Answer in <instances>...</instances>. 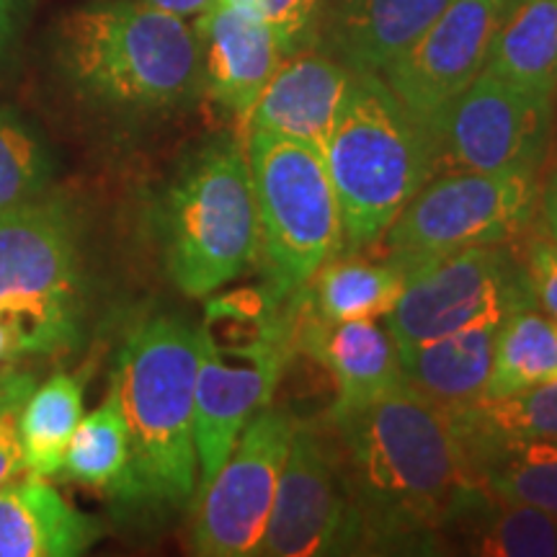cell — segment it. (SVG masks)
Masks as SVG:
<instances>
[{
  "mask_svg": "<svg viewBox=\"0 0 557 557\" xmlns=\"http://www.w3.org/2000/svg\"><path fill=\"white\" fill-rule=\"evenodd\" d=\"M344 225V250L374 248L431 178L434 143L374 73H354L323 150Z\"/></svg>",
  "mask_w": 557,
  "mask_h": 557,
  "instance_id": "5b68a950",
  "label": "cell"
},
{
  "mask_svg": "<svg viewBox=\"0 0 557 557\" xmlns=\"http://www.w3.org/2000/svg\"><path fill=\"white\" fill-rule=\"evenodd\" d=\"M52 156L29 124L0 109V209L45 197L52 184Z\"/></svg>",
  "mask_w": 557,
  "mask_h": 557,
  "instance_id": "f1b7e54d",
  "label": "cell"
},
{
  "mask_svg": "<svg viewBox=\"0 0 557 557\" xmlns=\"http://www.w3.org/2000/svg\"><path fill=\"white\" fill-rule=\"evenodd\" d=\"M465 487L557 513V442H513L459 447Z\"/></svg>",
  "mask_w": 557,
  "mask_h": 557,
  "instance_id": "603a6c76",
  "label": "cell"
},
{
  "mask_svg": "<svg viewBox=\"0 0 557 557\" xmlns=\"http://www.w3.org/2000/svg\"><path fill=\"white\" fill-rule=\"evenodd\" d=\"M485 70L532 94L557 90V0H506Z\"/></svg>",
  "mask_w": 557,
  "mask_h": 557,
  "instance_id": "7402d4cb",
  "label": "cell"
},
{
  "mask_svg": "<svg viewBox=\"0 0 557 557\" xmlns=\"http://www.w3.org/2000/svg\"><path fill=\"white\" fill-rule=\"evenodd\" d=\"M436 173H534L555 139V99L513 86L491 70L470 83L434 132Z\"/></svg>",
  "mask_w": 557,
  "mask_h": 557,
  "instance_id": "8fae6325",
  "label": "cell"
},
{
  "mask_svg": "<svg viewBox=\"0 0 557 557\" xmlns=\"http://www.w3.org/2000/svg\"><path fill=\"white\" fill-rule=\"evenodd\" d=\"M60 60L83 99L111 114H160L184 107L201 88L197 34L184 18L139 0L67 16Z\"/></svg>",
  "mask_w": 557,
  "mask_h": 557,
  "instance_id": "277c9868",
  "label": "cell"
},
{
  "mask_svg": "<svg viewBox=\"0 0 557 557\" xmlns=\"http://www.w3.org/2000/svg\"><path fill=\"white\" fill-rule=\"evenodd\" d=\"M292 431L295 418L276 408H263L250 418L222 468L191 498L189 545L194 555H259Z\"/></svg>",
  "mask_w": 557,
  "mask_h": 557,
  "instance_id": "7c38bea8",
  "label": "cell"
},
{
  "mask_svg": "<svg viewBox=\"0 0 557 557\" xmlns=\"http://www.w3.org/2000/svg\"><path fill=\"white\" fill-rule=\"evenodd\" d=\"M354 73L318 45L299 47L282 65L240 124L246 132L295 139L323 150Z\"/></svg>",
  "mask_w": 557,
  "mask_h": 557,
  "instance_id": "9a60e30c",
  "label": "cell"
},
{
  "mask_svg": "<svg viewBox=\"0 0 557 557\" xmlns=\"http://www.w3.org/2000/svg\"><path fill=\"white\" fill-rule=\"evenodd\" d=\"M139 3L150 5V9H158L163 13H171V16L189 18V16H201V13L214 9L218 0H139Z\"/></svg>",
  "mask_w": 557,
  "mask_h": 557,
  "instance_id": "836d02e7",
  "label": "cell"
},
{
  "mask_svg": "<svg viewBox=\"0 0 557 557\" xmlns=\"http://www.w3.org/2000/svg\"><path fill=\"white\" fill-rule=\"evenodd\" d=\"M540 189L534 173H436L382 235V261L410 271L455 250L511 243L532 225Z\"/></svg>",
  "mask_w": 557,
  "mask_h": 557,
  "instance_id": "9c48e42d",
  "label": "cell"
},
{
  "mask_svg": "<svg viewBox=\"0 0 557 557\" xmlns=\"http://www.w3.org/2000/svg\"><path fill=\"white\" fill-rule=\"evenodd\" d=\"M521 308H534L524 259L508 243L472 246L410 269L385 329L395 346H410L472 325H500Z\"/></svg>",
  "mask_w": 557,
  "mask_h": 557,
  "instance_id": "30bf717a",
  "label": "cell"
},
{
  "mask_svg": "<svg viewBox=\"0 0 557 557\" xmlns=\"http://www.w3.org/2000/svg\"><path fill=\"white\" fill-rule=\"evenodd\" d=\"M406 276L408 271L389 261H367L357 253H338L305 284V297L320 318L333 323L385 318L398 302Z\"/></svg>",
  "mask_w": 557,
  "mask_h": 557,
  "instance_id": "cb8c5ba5",
  "label": "cell"
},
{
  "mask_svg": "<svg viewBox=\"0 0 557 557\" xmlns=\"http://www.w3.org/2000/svg\"><path fill=\"white\" fill-rule=\"evenodd\" d=\"M506 0H451L380 78L423 129L483 73ZM434 143V139H431Z\"/></svg>",
  "mask_w": 557,
  "mask_h": 557,
  "instance_id": "5bb4252c",
  "label": "cell"
},
{
  "mask_svg": "<svg viewBox=\"0 0 557 557\" xmlns=\"http://www.w3.org/2000/svg\"><path fill=\"white\" fill-rule=\"evenodd\" d=\"M331 434L357 511V555H434L465 487L449 410L406 382L354 410Z\"/></svg>",
  "mask_w": 557,
  "mask_h": 557,
  "instance_id": "6da1fadb",
  "label": "cell"
},
{
  "mask_svg": "<svg viewBox=\"0 0 557 557\" xmlns=\"http://www.w3.org/2000/svg\"><path fill=\"white\" fill-rule=\"evenodd\" d=\"M34 389V377L26 372H18L11 364H0V400L26 403Z\"/></svg>",
  "mask_w": 557,
  "mask_h": 557,
  "instance_id": "d6a6232c",
  "label": "cell"
},
{
  "mask_svg": "<svg viewBox=\"0 0 557 557\" xmlns=\"http://www.w3.org/2000/svg\"><path fill=\"white\" fill-rule=\"evenodd\" d=\"M201 86L243 124L289 50L278 34L248 13L214 5L197 16Z\"/></svg>",
  "mask_w": 557,
  "mask_h": 557,
  "instance_id": "2e32d148",
  "label": "cell"
},
{
  "mask_svg": "<svg viewBox=\"0 0 557 557\" xmlns=\"http://www.w3.org/2000/svg\"><path fill=\"white\" fill-rule=\"evenodd\" d=\"M295 344L297 351L318 361L336 382L333 413L367 406L403 382L398 346L389 331L374 320L333 323L320 318L305 297L297 318Z\"/></svg>",
  "mask_w": 557,
  "mask_h": 557,
  "instance_id": "e0dca14e",
  "label": "cell"
},
{
  "mask_svg": "<svg viewBox=\"0 0 557 557\" xmlns=\"http://www.w3.org/2000/svg\"><path fill=\"white\" fill-rule=\"evenodd\" d=\"M555 99H557V90H555ZM555 135H557V114H555Z\"/></svg>",
  "mask_w": 557,
  "mask_h": 557,
  "instance_id": "74e56055",
  "label": "cell"
},
{
  "mask_svg": "<svg viewBox=\"0 0 557 557\" xmlns=\"http://www.w3.org/2000/svg\"><path fill=\"white\" fill-rule=\"evenodd\" d=\"M555 380L557 320L537 308L511 312L498 325L485 398H506V395L547 385Z\"/></svg>",
  "mask_w": 557,
  "mask_h": 557,
  "instance_id": "484cf974",
  "label": "cell"
},
{
  "mask_svg": "<svg viewBox=\"0 0 557 557\" xmlns=\"http://www.w3.org/2000/svg\"><path fill=\"white\" fill-rule=\"evenodd\" d=\"M256 212L263 284L295 295L344 250V225L323 156L310 145L246 132L243 135Z\"/></svg>",
  "mask_w": 557,
  "mask_h": 557,
  "instance_id": "ba28073f",
  "label": "cell"
},
{
  "mask_svg": "<svg viewBox=\"0 0 557 557\" xmlns=\"http://www.w3.org/2000/svg\"><path fill=\"white\" fill-rule=\"evenodd\" d=\"M305 287L276 295L267 284L209 299L199 329V367L194 387V444L199 487L222 468L297 354V318ZM197 496V493H194Z\"/></svg>",
  "mask_w": 557,
  "mask_h": 557,
  "instance_id": "3957f363",
  "label": "cell"
},
{
  "mask_svg": "<svg viewBox=\"0 0 557 557\" xmlns=\"http://www.w3.org/2000/svg\"><path fill=\"white\" fill-rule=\"evenodd\" d=\"M451 0H323L315 41L351 73L393 65Z\"/></svg>",
  "mask_w": 557,
  "mask_h": 557,
  "instance_id": "ac0fdd59",
  "label": "cell"
},
{
  "mask_svg": "<svg viewBox=\"0 0 557 557\" xmlns=\"http://www.w3.org/2000/svg\"><path fill=\"white\" fill-rule=\"evenodd\" d=\"M459 447L557 442V380L449 410Z\"/></svg>",
  "mask_w": 557,
  "mask_h": 557,
  "instance_id": "d4e9b609",
  "label": "cell"
},
{
  "mask_svg": "<svg viewBox=\"0 0 557 557\" xmlns=\"http://www.w3.org/2000/svg\"><path fill=\"white\" fill-rule=\"evenodd\" d=\"M357 511L333 434L295 421L259 555H357Z\"/></svg>",
  "mask_w": 557,
  "mask_h": 557,
  "instance_id": "4fadbf2b",
  "label": "cell"
},
{
  "mask_svg": "<svg viewBox=\"0 0 557 557\" xmlns=\"http://www.w3.org/2000/svg\"><path fill=\"white\" fill-rule=\"evenodd\" d=\"M524 271L534 308L557 320V243L553 238H534L529 243Z\"/></svg>",
  "mask_w": 557,
  "mask_h": 557,
  "instance_id": "4dcf8cb0",
  "label": "cell"
},
{
  "mask_svg": "<svg viewBox=\"0 0 557 557\" xmlns=\"http://www.w3.org/2000/svg\"><path fill=\"white\" fill-rule=\"evenodd\" d=\"M197 367L199 329L181 318L145 320L124 341L111 382L129 434L124 506L181 508L197 493Z\"/></svg>",
  "mask_w": 557,
  "mask_h": 557,
  "instance_id": "7a4b0ae2",
  "label": "cell"
},
{
  "mask_svg": "<svg viewBox=\"0 0 557 557\" xmlns=\"http://www.w3.org/2000/svg\"><path fill=\"white\" fill-rule=\"evenodd\" d=\"M447 545L483 557H557V513L462 487L444 527Z\"/></svg>",
  "mask_w": 557,
  "mask_h": 557,
  "instance_id": "ffe728a7",
  "label": "cell"
},
{
  "mask_svg": "<svg viewBox=\"0 0 557 557\" xmlns=\"http://www.w3.org/2000/svg\"><path fill=\"white\" fill-rule=\"evenodd\" d=\"M163 259L186 297H209L259 259V212L246 148L238 139L209 145L165 194Z\"/></svg>",
  "mask_w": 557,
  "mask_h": 557,
  "instance_id": "8992f818",
  "label": "cell"
},
{
  "mask_svg": "<svg viewBox=\"0 0 557 557\" xmlns=\"http://www.w3.org/2000/svg\"><path fill=\"white\" fill-rule=\"evenodd\" d=\"M83 418V382L75 374H52L34 387L18 413V438L26 470L37 478L62 472L70 436Z\"/></svg>",
  "mask_w": 557,
  "mask_h": 557,
  "instance_id": "4316f807",
  "label": "cell"
},
{
  "mask_svg": "<svg viewBox=\"0 0 557 557\" xmlns=\"http://www.w3.org/2000/svg\"><path fill=\"white\" fill-rule=\"evenodd\" d=\"M498 325H472L449 336L398 346L400 377L436 406L455 410L485 398Z\"/></svg>",
  "mask_w": 557,
  "mask_h": 557,
  "instance_id": "44dd1931",
  "label": "cell"
},
{
  "mask_svg": "<svg viewBox=\"0 0 557 557\" xmlns=\"http://www.w3.org/2000/svg\"><path fill=\"white\" fill-rule=\"evenodd\" d=\"M99 537V519L70 506L47 478L29 472L0 491V557H75Z\"/></svg>",
  "mask_w": 557,
  "mask_h": 557,
  "instance_id": "d6986e66",
  "label": "cell"
},
{
  "mask_svg": "<svg viewBox=\"0 0 557 557\" xmlns=\"http://www.w3.org/2000/svg\"><path fill=\"white\" fill-rule=\"evenodd\" d=\"M13 37V0H0V60Z\"/></svg>",
  "mask_w": 557,
  "mask_h": 557,
  "instance_id": "8d00e7d4",
  "label": "cell"
},
{
  "mask_svg": "<svg viewBox=\"0 0 557 557\" xmlns=\"http://www.w3.org/2000/svg\"><path fill=\"white\" fill-rule=\"evenodd\" d=\"M540 209H542V218H545L549 238L557 240V160L553 169H549L547 181L540 189Z\"/></svg>",
  "mask_w": 557,
  "mask_h": 557,
  "instance_id": "e575fe53",
  "label": "cell"
},
{
  "mask_svg": "<svg viewBox=\"0 0 557 557\" xmlns=\"http://www.w3.org/2000/svg\"><path fill=\"white\" fill-rule=\"evenodd\" d=\"M78 214L60 197L0 209V318L26 354H54L81 338Z\"/></svg>",
  "mask_w": 557,
  "mask_h": 557,
  "instance_id": "52a82bcc",
  "label": "cell"
},
{
  "mask_svg": "<svg viewBox=\"0 0 557 557\" xmlns=\"http://www.w3.org/2000/svg\"><path fill=\"white\" fill-rule=\"evenodd\" d=\"M218 5L243 11L263 21L278 34L289 54L299 47L315 45L318 16L323 0H218Z\"/></svg>",
  "mask_w": 557,
  "mask_h": 557,
  "instance_id": "f546056e",
  "label": "cell"
},
{
  "mask_svg": "<svg viewBox=\"0 0 557 557\" xmlns=\"http://www.w3.org/2000/svg\"><path fill=\"white\" fill-rule=\"evenodd\" d=\"M129 470V434L116 389L111 387L99 408L81 418L70 436L62 472L75 483L120 496Z\"/></svg>",
  "mask_w": 557,
  "mask_h": 557,
  "instance_id": "83f0119b",
  "label": "cell"
},
{
  "mask_svg": "<svg viewBox=\"0 0 557 557\" xmlns=\"http://www.w3.org/2000/svg\"><path fill=\"white\" fill-rule=\"evenodd\" d=\"M555 243H557V240H555Z\"/></svg>",
  "mask_w": 557,
  "mask_h": 557,
  "instance_id": "f35d334b",
  "label": "cell"
},
{
  "mask_svg": "<svg viewBox=\"0 0 557 557\" xmlns=\"http://www.w3.org/2000/svg\"><path fill=\"white\" fill-rule=\"evenodd\" d=\"M18 357H24L18 333L5 318H0V364H13Z\"/></svg>",
  "mask_w": 557,
  "mask_h": 557,
  "instance_id": "d590c367",
  "label": "cell"
},
{
  "mask_svg": "<svg viewBox=\"0 0 557 557\" xmlns=\"http://www.w3.org/2000/svg\"><path fill=\"white\" fill-rule=\"evenodd\" d=\"M21 408H24V403L0 400V491L29 475L18 438Z\"/></svg>",
  "mask_w": 557,
  "mask_h": 557,
  "instance_id": "1f68e13d",
  "label": "cell"
}]
</instances>
